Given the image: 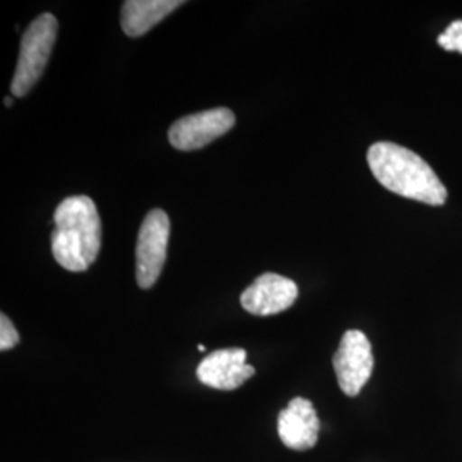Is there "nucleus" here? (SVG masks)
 I'll return each instance as SVG.
<instances>
[{"mask_svg": "<svg viewBox=\"0 0 462 462\" xmlns=\"http://www.w3.org/2000/svg\"><path fill=\"white\" fill-rule=\"evenodd\" d=\"M439 45L448 51L457 50L462 53V21H454L447 28L446 33L439 36Z\"/></svg>", "mask_w": 462, "mask_h": 462, "instance_id": "obj_11", "label": "nucleus"}, {"mask_svg": "<svg viewBox=\"0 0 462 462\" xmlns=\"http://www.w3.org/2000/svg\"><path fill=\"white\" fill-rule=\"evenodd\" d=\"M182 4V0H127L120 14L122 30L133 38L143 36Z\"/></svg>", "mask_w": 462, "mask_h": 462, "instance_id": "obj_10", "label": "nucleus"}, {"mask_svg": "<svg viewBox=\"0 0 462 462\" xmlns=\"http://www.w3.org/2000/svg\"><path fill=\"white\" fill-rule=\"evenodd\" d=\"M53 223L51 254L55 261L70 273L89 269L101 248V219L93 199H64L55 209Z\"/></svg>", "mask_w": 462, "mask_h": 462, "instance_id": "obj_2", "label": "nucleus"}, {"mask_svg": "<svg viewBox=\"0 0 462 462\" xmlns=\"http://www.w3.org/2000/svg\"><path fill=\"white\" fill-rule=\"evenodd\" d=\"M19 343V332L13 326L11 319L5 314L0 315V349L7 351Z\"/></svg>", "mask_w": 462, "mask_h": 462, "instance_id": "obj_12", "label": "nucleus"}, {"mask_svg": "<svg viewBox=\"0 0 462 462\" xmlns=\"http://www.w3.org/2000/svg\"><path fill=\"white\" fill-rule=\"evenodd\" d=\"M198 349L199 351H206V346H204V345H199Z\"/></svg>", "mask_w": 462, "mask_h": 462, "instance_id": "obj_14", "label": "nucleus"}, {"mask_svg": "<svg viewBox=\"0 0 462 462\" xmlns=\"http://www.w3.org/2000/svg\"><path fill=\"white\" fill-rule=\"evenodd\" d=\"M332 364L341 391L349 397L358 396L374 372L372 345L362 330H347Z\"/></svg>", "mask_w": 462, "mask_h": 462, "instance_id": "obj_5", "label": "nucleus"}, {"mask_svg": "<svg viewBox=\"0 0 462 462\" xmlns=\"http://www.w3.org/2000/svg\"><path fill=\"white\" fill-rule=\"evenodd\" d=\"M235 125V114L230 108H213L179 118L168 131L171 146L180 151L204 148L217 137L225 135Z\"/></svg>", "mask_w": 462, "mask_h": 462, "instance_id": "obj_6", "label": "nucleus"}, {"mask_svg": "<svg viewBox=\"0 0 462 462\" xmlns=\"http://www.w3.org/2000/svg\"><path fill=\"white\" fill-rule=\"evenodd\" d=\"M4 103H5V106H13V99L11 98L4 99Z\"/></svg>", "mask_w": 462, "mask_h": 462, "instance_id": "obj_13", "label": "nucleus"}, {"mask_svg": "<svg viewBox=\"0 0 462 462\" xmlns=\"http://www.w3.org/2000/svg\"><path fill=\"white\" fill-rule=\"evenodd\" d=\"M298 298L295 281L274 273H265L242 293L240 303L248 314L276 315L288 310Z\"/></svg>", "mask_w": 462, "mask_h": 462, "instance_id": "obj_7", "label": "nucleus"}, {"mask_svg": "<svg viewBox=\"0 0 462 462\" xmlns=\"http://www.w3.org/2000/svg\"><path fill=\"white\" fill-rule=\"evenodd\" d=\"M320 421L309 399L295 397L278 418L281 442L293 450H309L317 444Z\"/></svg>", "mask_w": 462, "mask_h": 462, "instance_id": "obj_9", "label": "nucleus"}, {"mask_svg": "<svg viewBox=\"0 0 462 462\" xmlns=\"http://www.w3.org/2000/svg\"><path fill=\"white\" fill-rule=\"evenodd\" d=\"M254 374L255 368L247 364V351L242 347L213 351L198 366L199 380L217 391H235Z\"/></svg>", "mask_w": 462, "mask_h": 462, "instance_id": "obj_8", "label": "nucleus"}, {"mask_svg": "<svg viewBox=\"0 0 462 462\" xmlns=\"http://www.w3.org/2000/svg\"><path fill=\"white\" fill-rule=\"evenodd\" d=\"M57 19L53 14L45 13L36 17L23 34L16 72L11 83V91L17 98L28 95L30 89L42 78L49 64L50 55L57 40Z\"/></svg>", "mask_w": 462, "mask_h": 462, "instance_id": "obj_3", "label": "nucleus"}, {"mask_svg": "<svg viewBox=\"0 0 462 462\" xmlns=\"http://www.w3.org/2000/svg\"><path fill=\"white\" fill-rule=\"evenodd\" d=\"M366 162L374 177L397 196L429 206L446 204V185L433 168L411 149L402 148L396 143H375L366 152Z\"/></svg>", "mask_w": 462, "mask_h": 462, "instance_id": "obj_1", "label": "nucleus"}, {"mask_svg": "<svg viewBox=\"0 0 462 462\" xmlns=\"http://www.w3.org/2000/svg\"><path fill=\"white\" fill-rule=\"evenodd\" d=\"M170 242V217L163 209H152L144 217L135 245V278L143 290L151 288L163 271Z\"/></svg>", "mask_w": 462, "mask_h": 462, "instance_id": "obj_4", "label": "nucleus"}]
</instances>
